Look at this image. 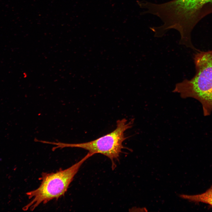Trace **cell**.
Here are the masks:
<instances>
[{
    "instance_id": "cell-1",
    "label": "cell",
    "mask_w": 212,
    "mask_h": 212,
    "mask_svg": "<svg viewBox=\"0 0 212 212\" xmlns=\"http://www.w3.org/2000/svg\"><path fill=\"white\" fill-rule=\"evenodd\" d=\"M156 12L166 30H177L180 40L187 42L196 24L212 13V0H172L158 4Z\"/></svg>"
},
{
    "instance_id": "cell-2",
    "label": "cell",
    "mask_w": 212,
    "mask_h": 212,
    "mask_svg": "<svg viewBox=\"0 0 212 212\" xmlns=\"http://www.w3.org/2000/svg\"><path fill=\"white\" fill-rule=\"evenodd\" d=\"M193 59L195 75L177 83L172 92L179 94L182 98L198 101L204 115L208 116L212 112V50L196 52Z\"/></svg>"
},
{
    "instance_id": "cell-3",
    "label": "cell",
    "mask_w": 212,
    "mask_h": 212,
    "mask_svg": "<svg viewBox=\"0 0 212 212\" xmlns=\"http://www.w3.org/2000/svg\"><path fill=\"white\" fill-rule=\"evenodd\" d=\"M92 156L88 153L79 161L66 169L54 173H43L39 179L41 183L39 186L26 193L31 201L23 210L33 211L41 204H46L64 196L82 164Z\"/></svg>"
},
{
    "instance_id": "cell-4",
    "label": "cell",
    "mask_w": 212,
    "mask_h": 212,
    "mask_svg": "<svg viewBox=\"0 0 212 212\" xmlns=\"http://www.w3.org/2000/svg\"><path fill=\"white\" fill-rule=\"evenodd\" d=\"M132 120L128 121L126 118L118 120L116 127L112 131L94 140L85 143L70 144L55 142L56 148L65 147H75L83 149L93 155L96 153L102 154L108 157L111 161L113 169L115 167V161L119 160L122 150L125 149L123 145V141L127 138L124 132L131 128Z\"/></svg>"
},
{
    "instance_id": "cell-5",
    "label": "cell",
    "mask_w": 212,
    "mask_h": 212,
    "mask_svg": "<svg viewBox=\"0 0 212 212\" xmlns=\"http://www.w3.org/2000/svg\"><path fill=\"white\" fill-rule=\"evenodd\" d=\"M179 196L181 198L190 201L203 203L212 206V185L206 191L201 194L193 195L180 194Z\"/></svg>"
}]
</instances>
